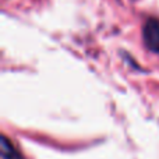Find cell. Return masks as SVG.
I'll return each mask as SVG.
<instances>
[{
  "label": "cell",
  "instance_id": "cell-1",
  "mask_svg": "<svg viewBox=\"0 0 159 159\" xmlns=\"http://www.w3.org/2000/svg\"><path fill=\"white\" fill-rule=\"evenodd\" d=\"M144 43L149 50L159 53V20L149 18L143 28Z\"/></svg>",
  "mask_w": 159,
  "mask_h": 159
},
{
  "label": "cell",
  "instance_id": "cell-2",
  "mask_svg": "<svg viewBox=\"0 0 159 159\" xmlns=\"http://www.w3.org/2000/svg\"><path fill=\"white\" fill-rule=\"evenodd\" d=\"M2 155L4 159H24L4 135L2 137Z\"/></svg>",
  "mask_w": 159,
  "mask_h": 159
}]
</instances>
